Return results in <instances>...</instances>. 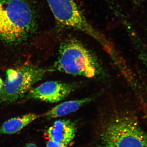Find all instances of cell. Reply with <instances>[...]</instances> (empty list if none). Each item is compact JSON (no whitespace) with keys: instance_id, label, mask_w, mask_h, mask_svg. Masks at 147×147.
<instances>
[{"instance_id":"1","label":"cell","mask_w":147,"mask_h":147,"mask_svg":"<svg viewBox=\"0 0 147 147\" xmlns=\"http://www.w3.org/2000/svg\"><path fill=\"white\" fill-rule=\"evenodd\" d=\"M52 67L54 71L88 79H101L105 75L94 53L74 38L65 40L61 43L57 58Z\"/></svg>"},{"instance_id":"2","label":"cell","mask_w":147,"mask_h":147,"mask_svg":"<svg viewBox=\"0 0 147 147\" xmlns=\"http://www.w3.org/2000/svg\"><path fill=\"white\" fill-rule=\"evenodd\" d=\"M103 118L99 147H147V133L134 116L117 113Z\"/></svg>"},{"instance_id":"3","label":"cell","mask_w":147,"mask_h":147,"mask_svg":"<svg viewBox=\"0 0 147 147\" xmlns=\"http://www.w3.org/2000/svg\"><path fill=\"white\" fill-rule=\"evenodd\" d=\"M36 16L26 0H0V40L9 43L24 41L36 30Z\"/></svg>"},{"instance_id":"4","label":"cell","mask_w":147,"mask_h":147,"mask_svg":"<svg viewBox=\"0 0 147 147\" xmlns=\"http://www.w3.org/2000/svg\"><path fill=\"white\" fill-rule=\"evenodd\" d=\"M53 71L52 67L46 68L30 65L7 69L3 87L0 91V103L16 101L28 93L34 84Z\"/></svg>"},{"instance_id":"5","label":"cell","mask_w":147,"mask_h":147,"mask_svg":"<svg viewBox=\"0 0 147 147\" xmlns=\"http://www.w3.org/2000/svg\"><path fill=\"white\" fill-rule=\"evenodd\" d=\"M54 17L62 26L86 34L98 41L105 50L112 46L105 35L90 24L73 0H46Z\"/></svg>"},{"instance_id":"6","label":"cell","mask_w":147,"mask_h":147,"mask_svg":"<svg viewBox=\"0 0 147 147\" xmlns=\"http://www.w3.org/2000/svg\"><path fill=\"white\" fill-rule=\"evenodd\" d=\"M79 86L76 83L48 81L31 89L27 93V98L49 103H57L76 90Z\"/></svg>"},{"instance_id":"7","label":"cell","mask_w":147,"mask_h":147,"mask_svg":"<svg viewBox=\"0 0 147 147\" xmlns=\"http://www.w3.org/2000/svg\"><path fill=\"white\" fill-rule=\"evenodd\" d=\"M76 131V125L73 121L59 119L47 129L44 136L48 140L67 146L75 137Z\"/></svg>"},{"instance_id":"8","label":"cell","mask_w":147,"mask_h":147,"mask_svg":"<svg viewBox=\"0 0 147 147\" xmlns=\"http://www.w3.org/2000/svg\"><path fill=\"white\" fill-rule=\"evenodd\" d=\"M98 95L61 102L44 113L42 116L50 119L61 117L76 112L80 108L93 101Z\"/></svg>"},{"instance_id":"9","label":"cell","mask_w":147,"mask_h":147,"mask_svg":"<svg viewBox=\"0 0 147 147\" xmlns=\"http://www.w3.org/2000/svg\"><path fill=\"white\" fill-rule=\"evenodd\" d=\"M40 117L34 113H28L9 119L0 126V134L17 133Z\"/></svg>"},{"instance_id":"10","label":"cell","mask_w":147,"mask_h":147,"mask_svg":"<svg viewBox=\"0 0 147 147\" xmlns=\"http://www.w3.org/2000/svg\"><path fill=\"white\" fill-rule=\"evenodd\" d=\"M47 147H67L66 145L62 144H59L53 142V141L48 140L46 144Z\"/></svg>"},{"instance_id":"11","label":"cell","mask_w":147,"mask_h":147,"mask_svg":"<svg viewBox=\"0 0 147 147\" xmlns=\"http://www.w3.org/2000/svg\"><path fill=\"white\" fill-rule=\"evenodd\" d=\"M24 147H38L36 145L33 143H28L25 145Z\"/></svg>"},{"instance_id":"12","label":"cell","mask_w":147,"mask_h":147,"mask_svg":"<svg viewBox=\"0 0 147 147\" xmlns=\"http://www.w3.org/2000/svg\"><path fill=\"white\" fill-rule=\"evenodd\" d=\"M4 84V83L3 82L2 79L0 77V91L2 89L3 87Z\"/></svg>"},{"instance_id":"13","label":"cell","mask_w":147,"mask_h":147,"mask_svg":"<svg viewBox=\"0 0 147 147\" xmlns=\"http://www.w3.org/2000/svg\"><path fill=\"white\" fill-rule=\"evenodd\" d=\"M138 1H143V0H138Z\"/></svg>"},{"instance_id":"14","label":"cell","mask_w":147,"mask_h":147,"mask_svg":"<svg viewBox=\"0 0 147 147\" xmlns=\"http://www.w3.org/2000/svg\"></svg>"}]
</instances>
